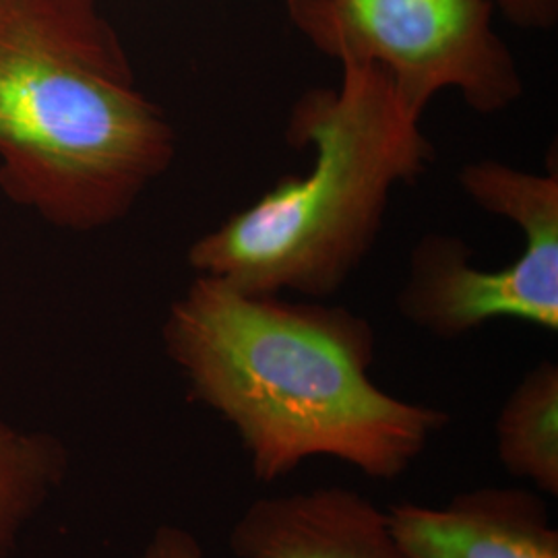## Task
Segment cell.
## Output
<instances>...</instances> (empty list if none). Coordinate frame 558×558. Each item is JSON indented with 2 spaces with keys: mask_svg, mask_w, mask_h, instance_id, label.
I'll use <instances>...</instances> for the list:
<instances>
[{
  "mask_svg": "<svg viewBox=\"0 0 558 558\" xmlns=\"http://www.w3.org/2000/svg\"><path fill=\"white\" fill-rule=\"evenodd\" d=\"M163 345L191 398L234 430L260 484L315 458L393 482L451 420L373 380L375 329L345 306L248 294L197 276L170 306Z\"/></svg>",
  "mask_w": 558,
  "mask_h": 558,
  "instance_id": "1",
  "label": "cell"
},
{
  "mask_svg": "<svg viewBox=\"0 0 558 558\" xmlns=\"http://www.w3.org/2000/svg\"><path fill=\"white\" fill-rule=\"evenodd\" d=\"M177 137L140 87L100 0H0V186L44 220H122Z\"/></svg>",
  "mask_w": 558,
  "mask_h": 558,
  "instance_id": "2",
  "label": "cell"
},
{
  "mask_svg": "<svg viewBox=\"0 0 558 558\" xmlns=\"http://www.w3.org/2000/svg\"><path fill=\"white\" fill-rule=\"evenodd\" d=\"M288 141L315 149L306 174L283 179L189 251L197 276L248 294L333 296L379 236L393 189L420 179L435 147L377 64H341L338 89L300 98Z\"/></svg>",
  "mask_w": 558,
  "mask_h": 558,
  "instance_id": "3",
  "label": "cell"
},
{
  "mask_svg": "<svg viewBox=\"0 0 558 558\" xmlns=\"http://www.w3.org/2000/svg\"><path fill=\"white\" fill-rule=\"evenodd\" d=\"M286 13L339 64L383 69L412 119L445 89L478 114H499L523 96L488 0H286Z\"/></svg>",
  "mask_w": 558,
  "mask_h": 558,
  "instance_id": "4",
  "label": "cell"
},
{
  "mask_svg": "<svg viewBox=\"0 0 558 558\" xmlns=\"http://www.w3.org/2000/svg\"><path fill=\"white\" fill-rule=\"evenodd\" d=\"M459 184L480 209L518 226L523 251L500 269H480L458 236H424L399 290V315L440 339L463 338L499 319L557 331V168L534 174L502 161H472L461 168Z\"/></svg>",
  "mask_w": 558,
  "mask_h": 558,
  "instance_id": "5",
  "label": "cell"
},
{
  "mask_svg": "<svg viewBox=\"0 0 558 558\" xmlns=\"http://www.w3.org/2000/svg\"><path fill=\"white\" fill-rule=\"evenodd\" d=\"M236 558H412L383 511L348 486L253 500L232 523Z\"/></svg>",
  "mask_w": 558,
  "mask_h": 558,
  "instance_id": "6",
  "label": "cell"
},
{
  "mask_svg": "<svg viewBox=\"0 0 558 558\" xmlns=\"http://www.w3.org/2000/svg\"><path fill=\"white\" fill-rule=\"evenodd\" d=\"M387 519L412 558H558V530L530 488L484 486L442 507L398 502Z\"/></svg>",
  "mask_w": 558,
  "mask_h": 558,
  "instance_id": "7",
  "label": "cell"
},
{
  "mask_svg": "<svg viewBox=\"0 0 558 558\" xmlns=\"http://www.w3.org/2000/svg\"><path fill=\"white\" fill-rule=\"evenodd\" d=\"M497 458L513 478L558 495V364L542 360L523 375L495 422Z\"/></svg>",
  "mask_w": 558,
  "mask_h": 558,
  "instance_id": "8",
  "label": "cell"
},
{
  "mask_svg": "<svg viewBox=\"0 0 558 558\" xmlns=\"http://www.w3.org/2000/svg\"><path fill=\"white\" fill-rule=\"evenodd\" d=\"M69 470V451L48 433H27L0 418V558L11 557L23 527Z\"/></svg>",
  "mask_w": 558,
  "mask_h": 558,
  "instance_id": "9",
  "label": "cell"
},
{
  "mask_svg": "<svg viewBox=\"0 0 558 558\" xmlns=\"http://www.w3.org/2000/svg\"><path fill=\"white\" fill-rule=\"evenodd\" d=\"M135 558H209V555L193 532L166 523L151 534Z\"/></svg>",
  "mask_w": 558,
  "mask_h": 558,
  "instance_id": "10",
  "label": "cell"
},
{
  "mask_svg": "<svg viewBox=\"0 0 558 558\" xmlns=\"http://www.w3.org/2000/svg\"><path fill=\"white\" fill-rule=\"evenodd\" d=\"M502 17L523 29H553L558 23V0H488Z\"/></svg>",
  "mask_w": 558,
  "mask_h": 558,
  "instance_id": "11",
  "label": "cell"
}]
</instances>
